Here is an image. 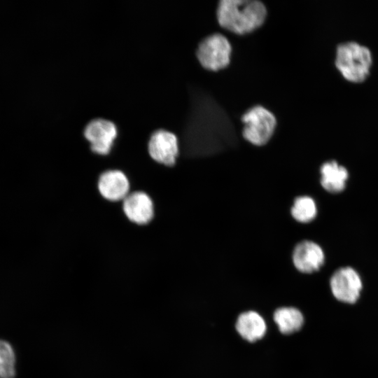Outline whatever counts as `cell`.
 <instances>
[{"label":"cell","instance_id":"cell-11","mask_svg":"<svg viewBox=\"0 0 378 378\" xmlns=\"http://www.w3.org/2000/svg\"><path fill=\"white\" fill-rule=\"evenodd\" d=\"M97 190L104 200L118 203L122 202L131 192V186L124 172L112 169L106 170L99 175Z\"/></svg>","mask_w":378,"mask_h":378},{"label":"cell","instance_id":"cell-14","mask_svg":"<svg viewBox=\"0 0 378 378\" xmlns=\"http://www.w3.org/2000/svg\"><path fill=\"white\" fill-rule=\"evenodd\" d=\"M273 321L279 332L287 335L301 330L304 323V317L302 312L296 307H283L274 311Z\"/></svg>","mask_w":378,"mask_h":378},{"label":"cell","instance_id":"cell-13","mask_svg":"<svg viewBox=\"0 0 378 378\" xmlns=\"http://www.w3.org/2000/svg\"><path fill=\"white\" fill-rule=\"evenodd\" d=\"M320 174L321 186L331 193L342 191L349 177L346 169L335 160L324 162L320 168Z\"/></svg>","mask_w":378,"mask_h":378},{"label":"cell","instance_id":"cell-8","mask_svg":"<svg viewBox=\"0 0 378 378\" xmlns=\"http://www.w3.org/2000/svg\"><path fill=\"white\" fill-rule=\"evenodd\" d=\"M83 134L90 143V150L102 156L108 155L111 151L118 131L113 122L96 118L87 124Z\"/></svg>","mask_w":378,"mask_h":378},{"label":"cell","instance_id":"cell-12","mask_svg":"<svg viewBox=\"0 0 378 378\" xmlns=\"http://www.w3.org/2000/svg\"><path fill=\"white\" fill-rule=\"evenodd\" d=\"M235 329L242 339L253 343L265 336L267 332V324L259 313L251 310L239 315L235 323Z\"/></svg>","mask_w":378,"mask_h":378},{"label":"cell","instance_id":"cell-6","mask_svg":"<svg viewBox=\"0 0 378 378\" xmlns=\"http://www.w3.org/2000/svg\"><path fill=\"white\" fill-rule=\"evenodd\" d=\"M330 289L339 302L355 304L360 297L363 282L359 274L351 267L337 270L330 279Z\"/></svg>","mask_w":378,"mask_h":378},{"label":"cell","instance_id":"cell-10","mask_svg":"<svg viewBox=\"0 0 378 378\" xmlns=\"http://www.w3.org/2000/svg\"><path fill=\"white\" fill-rule=\"evenodd\" d=\"M324 260L322 248L312 240L298 242L291 253L292 264L295 270L302 274H311L318 271Z\"/></svg>","mask_w":378,"mask_h":378},{"label":"cell","instance_id":"cell-2","mask_svg":"<svg viewBox=\"0 0 378 378\" xmlns=\"http://www.w3.org/2000/svg\"><path fill=\"white\" fill-rule=\"evenodd\" d=\"M267 15L265 5L256 0H221L216 15L219 24L237 34L258 28Z\"/></svg>","mask_w":378,"mask_h":378},{"label":"cell","instance_id":"cell-1","mask_svg":"<svg viewBox=\"0 0 378 378\" xmlns=\"http://www.w3.org/2000/svg\"><path fill=\"white\" fill-rule=\"evenodd\" d=\"M233 125L223 108L209 96H193L192 111L184 136V153L201 156L220 152L236 144Z\"/></svg>","mask_w":378,"mask_h":378},{"label":"cell","instance_id":"cell-16","mask_svg":"<svg viewBox=\"0 0 378 378\" xmlns=\"http://www.w3.org/2000/svg\"><path fill=\"white\" fill-rule=\"evenodd\" d=\"M15 356L10 344L0 340V378H14Z\"/></svg>","mask_w":378,"mask_h":378},{"label":"cell","instance_id":"cell-5","mask_svg":"<svg viewBox=\"0 0 378 378\" xmlns=\"http://www.w3.org/2000/svg\"><path fill=\"white\" fill-rule=\"evenodd\" d=\"M231 50L227 38L220 33H215L200 43L196 55L204 68L217 71L228 65Z\"/></svg>","mask_w":378,"mask_h":378},{"label":"cell","instance_id":"cell-9","mask_svg":"<svg viewBox=\"0 0 378 378\" xmlns=\"http://www.w3.org/2000/svg\"><path fill=\"white\" fill-rule=\"evenodd\" d=\"M121 203L125 216L134 225H147L155 218L153 200L146 192L131 191Z\"/></svg>","mask_w":378,"mask_h":378},{"label":"cell","instance_id":"cell-4","mask_svg":"<svg viewBox=\"0 0 378 378\" xmlns=\"http://www.w3.org/2000/svg\"><path fill=\"white\" fill-rule=\"evenodd\" d=\"M243 137L257 146L265 145L271 139L276 120L272 112L262 106L248 109L241 117Z\"/></svg>","mask_w":378,"mask_h":378},{"label":"cell","instance_id":"cell-7","mask_svg":"<svg viewBox=\"0 0 378 378\" xmlns=\"http://www.w3.org/2000/svg\"><path fill=\"white\" fill-rule=\"evenodd\" d=\"M149 157L155 163L172 168L177 162L180 148L177 136L165 130H158L148 142Z\"/></svg>","mask_w":378,"mask_h":378},{"label":"cell","instance_id":"cell-15","mask_svg":"<svg viewBox=\"0 0 378 378\" xmlns=\"http://www.w3.org/2000/svg\"><path fill=\"white\" fill-rule=\"evenodd\" d=\"M290 214L298 223L304 224L312 222L317 215L315 200L308 195L296 197L290 206Z\"/></svg>","mask_w":378,"mask_h":378},{"label":"cell","instance_id":"cell-3","mask_svg":"<svg viewBox=\"0 0 378 378\" xmlns=\"http://www.w3.org/2000/svg\"><path fill=\"white\" fill-rule=\"evenodd\" d=\"M372 62L370 50L356 42L343 43L337 48L335 65L349 81L364 80L369 74Z\"/></svg>","mask_w":378,"mask_h":378}]
</instances>
